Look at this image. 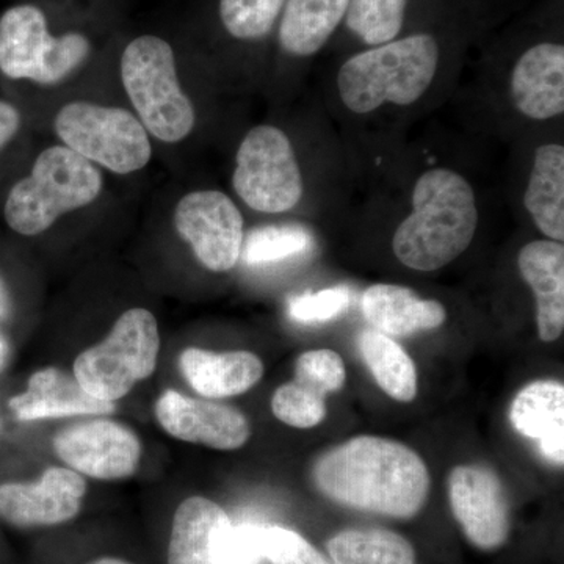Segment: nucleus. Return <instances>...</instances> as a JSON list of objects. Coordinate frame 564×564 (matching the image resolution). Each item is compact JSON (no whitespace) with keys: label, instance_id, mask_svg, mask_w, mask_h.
I'll return each mask as SVG.
<instances>
[{"label":"nucleus","instance_id":"6","mask_svg":"<svg viewBox=\"0 0 564 564\" xmlns=\"http://www.w3.org/2000/svg\"><path fill=\"white\" fill-rule=\"evenodd\" d=\"M91 55L79 32L52 35L40 7L21 3L0 17V73L7 79L57 88L76 76Z\"/></svg>","mask_w":564,"mask_h":564},{"label":"nucleus","instance_id":"26","mask_svg":"<svg viewBox=\"0 0 564 564\" xmlns=\"http://www.w3.org/2000/svg\"><path fill=\"white\" fill-rule=\"evenodd\" d=\"M408 0H350L345 24L366 46L397 40L406 17Z\"/></svg>","mask_w":564,"mask_h":564},{"label":"nucleus","instance_id":"10","mask_svg":"<svg viewBox=\"0 0 564 564\" xmlns=\"http://www.w3.org/2000/svg\"><path fill=\"white\" fill-rule=\"evenodd\" d=\"M258 524L234 525L220 505L188 497L176 508L169 564H258Z\"/></svg>","mask_w":564,"mask_h":564},{"label":"nucleus","instance_id":"24","mask_svg":"<svg viewBox=\"0 0 564 564\" xmlns=\"http://www.w3.org/2000/svg\"><path fill=\"white\" fill-rule=\"evenodd\" d=\"M358 344L378 386L393 400L413 402L417 395V370L402 345L377 329L362 332Z\"/></svg>","mask_w":564,"mask_h":564},{"label":"nucleus","instance_id":"17","mask_svg":"<svg viewBox=\"0 0 564 564\" xmlns=\"http://www.w3.org/2000/svg\"><path fill=\"white\" fill-rule=\"evenodd\" d=\"M18 421L77 417V415H109L117 406L90 395L74 375L57 367H46L32 375L28 389L9 402Z\"/></svg>","mask_w":564,"mask_h":564},{"label":"nucleus","instance_id":"1","mask_svg":"<svg viewBox=\"0 0 564 564\" xmlns=\"http://www.w3.org/2000/svg\"><path fill=\"white\" fill-rule=\"evenodd\" d=\"M318 491L336 503L391 518H413L430 492V473L413 448L377 436L337 445L314 467Z\"/></svg>","mask_w":564,"mask_h":564},{"label":"nucleus","instance_id":"21","mask_svg":"<svg viewBox=\"0 0 564 564\" xmlns=\"http://www.w3.org/2000/svg\"><path fill=\"white\" fill-rule=\"evenodd\" d=\"M522 206L545 239L564 242V147L558 141L534 150Z\"/></svg>","mask_w":564,"mask_h":564},{"label":"nucleus","instance_id":"29","mask_svg":"<svg viewBox=\"0 0 564 564\" xmlns=\"http://www.w3.org/2000/svg\"><path fill=\"white\" fill-rule=\"evenodd\" d=\"M272 411L274 417L285 425L314 429L325 419V397L293 380L280 386L273 393Z\"/></svg>","mask_w":564,"mask_h":564},{"label":"nucleus","instance_id":"31","mask_svg":"<svg viewBox=\"0 0 564 564\" xmlns=\"http://www.w3.org/2000/svg\"><path fill=\"white\" fill-rule=\"evenodd\" d=\"M347 380L343 358L333 350L303 352L295 362V381L326 397L340 391Z\"/></svg>","mask_w":564,"mask_h":564},{"label":"nucleus","instance_id":"9","mask_svg":"<svg viewBox=\"0 0 564 564\" xmlns=\"http://www.w3.org/2000/svg\"><path fill=\"white\" fill-rule=\"evenodd\" d=\"M231 184L237 198L256 214L299 209L306 181L291 135L272 122L248 129L237 147Z\"/></svg>","mask_w":564,"mask_h":564},{"label":"nucleus","instance_id":"8","mask_svg":"<svg viewBox=\"0 0 564 564\" xmlns=\"http://www.w3.org/2000/svg\"><path fill=\"white\" fill-rule=\"evenodd\" d=\"M161 332L147 307L124 311L102 343L82 351L74 377L95 399L118 402L158 369Z\"/></svg>","mask_w":564,"mask_h":564},{"label":"nucleus","instance_id":"4","mask_svg":"<svg viewBox=\"0 0 564 564\" xmlns=\"http://www.w3.org/2000/svg\"><path fill=\"white\" fill-rule=\"evenodd\" d=\"M106 176L65 144L54 143L36 155L28 176L7 193L3 218L22 237L43 236L62 218L101 202Z\"/></svg>","mask_w":564,"mask_h":564},{"label":"nucleus","instance_id":"11","mask_svg":"<svg viewBox=\"0 0 564 564\" xmlns=\"http://www.w3.org/2000/svg\"><path fill=\"white\" fill-rule=\"evenodd\" d=\"M172 223L177 237L209 272H231L242 259L245 218L228 193L218 188L184 193L174 204Z\"/></svg>","mask_w":564,"mask_h":564},{"label":"nucleus","instance_id":"12","mask_svg":"<svg viewBox=\"0 0 564 564\" xmlns=\"http://www.w3.org/2000/svg\"><path fill=\"white\" fill-rule=\"evenodd\" d=\"M52 445L69 469L101 481L132 477L143 451L131 426L104 417L65 426Z\"/></svg>","mask_w":564,"mask_h":564},{"label":"nucleus","instance_id":"13","mask_svg":"<svg viewBox=\"0 0 564 564\" xmlns=\"http://www.w3.org/2000/svg\"><path fill=\"white\" fill-rule=\"evenodd\" d=\"M87 481L69 467H50L40 480L0 485V516L20 529L73 521L82 510Z\"/></svg>","mask_w":564,"mask_h":564},{"label":"nucleus","instance_id":"30","mask_svg":"<svg viewBox=\"0 0 564 564\" xmlns=\"http://www.w3.org/2000/svg\"><path fill=\"white\" fill-rule=\"evenodd\" d=\"M259 552L270 564H333L302 534L280 525H259Z\"/></svg>","mask_w":564,"mask_h":564},{"label":"nucleus","instance_id":"32","mask_svg":"<svg viewBox=\"0 0 564 564\" xmlns=\"http://www.w3.org/2000/svg\"><path fill=\"white\" fill-rule=\"evenodd\" d=\"M350 300V289L347 285H336V288L323 289L317 293H304L302 296H296L289 306V313L296 322H329L347 313Z\"/></svg>","mask_w":564,"mask_h":564},{"label":"nucleus","instance_id":"20","mask_svg":"<svg viewBox=\"0 0 564 564\" xmlns=\"http://www.w3.org/2000/svg\"><path fill=\"white\" fill-rule=\"evenodd\" d=\"M180 369L187 383L204 399H226L250 391L263 377V364L250 351L212 352L185 348Z\"/></svg>","mask_w":564,"mask_h":564},{"label":"nucleus","instance_id":"35","mask_svg":"<svg viewBox=\"0 0 564 564\" xmlns=\"http://www.w3.org/2000/svg\"><path fill=\"white\" fill-rule=\"evenodd\" d=\"M88 564H132L126 562V560L115 558V556H102V558L95 560V562Z\"/></svg>","mask_w":564,"mask_h":564},{"label":"nucleus","instance_id":"25","mask_svg":"<svg viewBox=\"0 0 564 564\" xmlns=\"http://www.w3.org/2000/svg\"><path fill=\"white\" fill-rule=\"evenodd\" d=\"M334 564H414L410 541L389 530H345L329 540Z\"/></svg>","mask_w":564,"mask_h":564},{"label":"nucleus","instance_id":"5","mask_svg":"<svg viewBox=\"0 0 564 564\" xmlns=\"http://www.w3.org/2000/svg\"><path fill=\"white\" fill-rule=\"evenodd\" d=\"M121 87L151 139L184 143L198 124V111L182 85L176 54L169 41L140 35L124 47L120 61Z\"/></svg>","mask_w":564,"mask_h":564},{"label":"nucleus","instance_id":"3","mask_svg":"<svg viewBox=\"0 0 564 564\" xmlns=\"http://www.w3.org/2000/svg\"><path fill=\"white\" fill-rule=\"evenodd\" d=\"M441 50L430 33H415L369 47L340 65L336 93L358 117L383 109H406L432 90L440 73Z\"/></svg>","mask_w":564,"mask_h":564},{"label":"nucleus","instance_id":"19","mask_svg":"<svg viewBox=\"0 0 564 564\" xmlns=\"http://www.w3.org/2000/svg\"><path fill=\"white\" fill-rule=\"evenodd\" d=\"M364 317L377 332L389 337H404L441 328L447 311L437 300L422 299L399 284H373L362 293Z\"/></svg>","mask_w":564,"mask_h":564},{"label":"nucleus","instance_id":"33","mask_svg":"<svg viewBox=\"0 0 564 564\" xmlns=\"http://www.w3.org/2000/svg\"><path fill=\"white\" fill-rule=\"evenodd\" d=\"M13 314V295L9 282L0 273V372L6 369L11 355L10 326Z\"/></svg>","mask_w":564,"mask_h":564},{"label":"nucleus","instance_id":"7","mask_svg":"<svg viewBox=\"0 0 564 564\" xmlns=\"http://www.w3.org/2000/svg\"><path fill=\"white\" fill-rule=\"evenodd\" d=\"M52 128L58 143L117 176L143 172L154 155L150 133L126 107L84 99L65 102Z\"/></svg>","mask_w":564,"mask_h":564},{"label":"nucleus","instance_id":"18","mask_svg":"<svg viewBox=\"0 0 564 564\" xmlns=\"http://www.w3.org/2000/svg\"><path fill=\"white\" fill-rule=\"evenodd\" d=\"M518 267L536 300L541 340L554 343L564 332V245L533 240L519 251Z\"/></svg>","mask_w":564,"mask_h":564},{"label":"nucleus","instance_id":"14","mask_svg":"<svg viewBox=\"0 0 564 564\" xmlns=\"http://www.w3.org/2000/svg\"><path fill=\"white\" fill-rule=\"evenodd\" d=\"M154 414L170 436L217 451H237L251 436L250 422L242 411L210 399H193L173 389L159 397Z\"/></svg>","mask_w":564,"mask_h":564},{"label":"nucleus","instance_id":"16","mask_svg":"<svg viewBox=\"0 0 564 564\" xmlns=\"http://www.w3.org/2000/svg\"><path fill=\"white\" fill-rule=\"evenodd\" d=\"M508 101L527 121L549 122L564 115V46L540 43L516 61Z\"/></svg>","mask_w":564,"mask_h":564},{"label":"nucleus","instance_id":"34","mask_svg":"<svg viewBox=\"0 0 564 564\" xmlns=\"http://www.w3.org/2000/svg\"><path fill=\"white\" fill-rule=\"evenodd\" d=\"M22 129V115L14 104L0 99V152L17 140Z\"/></svg>","mask_w":564,"mask_h":564},{"label":"nucleus","instance_id":"15","mask_svg":"<svg viewBox=\"0 0 564 564\" xmlns=\"http://www.w3.org/2000/svg\"><path fill=\"white\" fill-rule=\"evenodd\" d=\"M456 521L470 543L484 551L505 544L510 534L507 497L497 475L481 466H458L448 477Z\"/></svg>","mask_w":564,"mask_h":564},{"label":"nucleus","instance_id":"22","mask_svg":"<svg viewBox=\"0 0 564 564\" xmlns=\"http://www.w3.org/2000/svg\"><path fill=\"white\" fill-rule=\"evenodd\" d=\"M510 421L519 433L540 443L545 458L564 463V386L554 380L534 381L518 392Z\"/></svg>","mask_w":564,"mask_h":564},{"label":"nucleus","instance_id":"23","mask_svg":"<svg viewBox=\"0 0 564 564\" xmlns=\"http://www.w3.org/2000/svg\"><path fill=\"white\" fill-rule=\"evenodd\" d=\"M350 0H285L278 43L292 58H310L323 50L343 24Z\"/></svg>","mask_w":564,"mask_h":564},{"label":"nucleus","instance_id":"28","mask_svg":"<svg viewBox=\"0 0 564 564\" xmlns=\"http://www.w3.org/2000/svg\"><path fill=\"white\" fill-rule=\"evenodd\" d=\"M285 0H220L225 31L239 41H259L272 33Z\"/></svg>","mask_w":564,"mask_h":564},{"label":"nucleus","instance_id":"2","mask_svg":"<svg viewBox=\"0 0 564 564\" xmlns=\"http://www.w3.org/2000/svg\"><path fill=\"white\" fill-rule=\"evenodd\" d=\"M478 225L473 182L448 166H432L413 184L410 214L393 231L392 251L414 272H437L467 251Z\"/></svg>","mask_w":564,"mask_h":564},{"label":"nucleus","instance_id":"27","mask_svg":"<svg viewBox=\"0 0 564 564\" xmlns=\"http://www.w3.org/2000/svg\"><path fill=\"white\" fill-rule=\"evenodd\" d=\"M313 247V237L300 226H265L245 236L242 259L247 265H265L303 254Z\"/></svg>","mask_w":564,"mask_h":564}]
</instances>
